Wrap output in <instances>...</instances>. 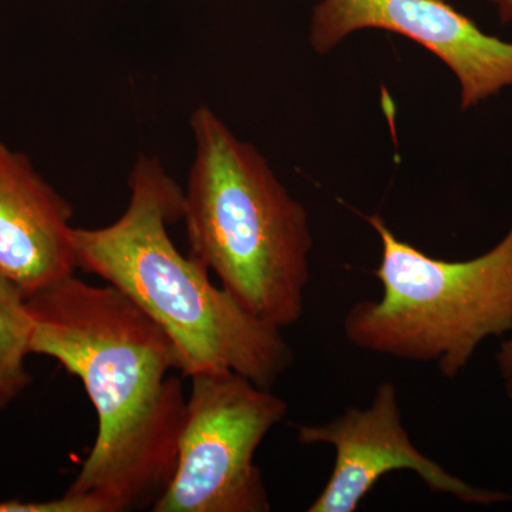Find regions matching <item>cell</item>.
I'll use <instances>...</instances> for the list:
<instances>
[{
  "mask_svg": "<svg viewBox=\"0 0 512 512\" xmlns=\"http://www.w3.org/2000/svg\"><path fill=\"white\" fill-rule=\"evenodd\" d=\"M29 355L82 380L99 419L66 491L90 512L153 510L173 478L187 406L167 335L114 286L70 275L26 299Z\"/></svg>",
  "mask_w": 512,
  "mask_h": 512,
  "instance_id": "cell-1",
  "label": "cell"
},
{
  "mask_svg": "<svg viewBox=\"0 0 512 512\" xmlns=\"http://www.w3.org/2000/svg\"><path fill=\"white\" fill-rule=\"evenodd\" d=\"M126 212L111 225L74 228L77 268L119 289L163 330L185 377L232 370L272 389L295 356L282 329L245 311L210 271L183 255L168 225L183 218L184 191L157 157H138Z\"/></svg>",
  "mask_w": 512,
  "mask_h": 512,
  "instance_id": "cell-2",
  "label": "cell"
},
{
  "mask_svg": "<svg viewBox=\"0 0 512 512\" xmlns=\"http://www.w3.org/2000/svg\"><path fill=\"white\" fill-rule=\"evenodd\" d=\"M191 128L195 158L181 218L188 255L256 319L282 330L296 325L311 281L308 212L210 107L194 111Z\"/></svg>",
  "mask_w": 512,
  "mask_h": 512,
  "instance_id": "cell-3",
  "label": "cell"
},
{
  "mask_svg": "<svg viewBox=\"0 0 512 512\" xmlns=\"http://www.w3.org/2000/svg\"><path fill=\"white\" fill-rule=\"evenodd\" d=\"M365 220L382 244L375 275L383 295L346 313L343 330L353 346L433 363L456 379L485 340L512 333V227L485 254L453 262L397 238L380 215Z\"/></svg>",
  "mask_w": 512,
  "mask_h": 512,
  "instance_id": "cell-4",
  "label": "cell"
},
{
  "mask_svg": "<svg viewBox=\"0 0 512 512\" xmlns=\"http://www.w3.org/2000/svg\"><path fill=\"white\" fill-rule=\"evenodd\" d=\"M190 379L173 478L151 511H271L255 454L288 403L232 370Z\"/></svg>",
  "mask_w": 512,
  "mask_h": 512,
  "instance_id": "cell-5",
  "label": "cell"
},
{
  "mask_svg": "<svg viewBox=\"0 0 512 512\" xmlns=\"http://www.w3.org/2000/svg\"><path fill=\"white\" fill-rule=\"evenodd\" d=\"M298 441L305 446L335 448V466L309 512H355L380 478L394 471H413L433 493L461 503H510L511 493L488 490L454 476L414 446L403 423L399 393L390 380L377 386L366 409L350 406L336 419L316 426H299Z\"/></svg>",
  "mask_w": 512,
  "mask_h": 512,
  "instance_id": "cell-6",
  "label": "cell"
},
{
  "mask_svg": "<svg viewBox=\"0 0 512 512\" xmlns=\"http://www.w3.org/2000/svg\"><path fill=\"white\" fill-rule=\"evenodd\" d=\"M363 29L397 33L439 57L460 83L461 110L512 87V43L487 35L446 0H322L312 47L325 55Z\"/></svg>",
  "mask_w": 512,
  "mask_h": 512,
  "instance_id": "cell-7",
  "label": "cell"
},
{
  "mask_svg": "<svg viewBox=\"0 0 512 512\" xmlns=\"http://www.w3.org/2000/svg\"><path fill=\"white\" fill-rule=\"evenodd\" d=\"M73 207L0 141V278L26 299L77 269Z\"/></svg>",
  "mask_w": 512,
  "mask_h": 512,
  "instance_id": "cell-8",
  "label": "cell"
},
{
  "mask_svg": "<svg viewBox=\"0 0 512 512\" xmlns=\"http://www.w3.org/2000/svg\"><path fill=\"white\" fill-rule=\"evenodd\" d=\"M29 328L25 296L0 278V410L30 383L25 369Z\"/></svg>",
  "mask_w": 512,
  "mask_h": 512,
  "instance_id": "cell-9",
  "label": "cell"
},
{
  "mask_svg": "<svg viewBox=\"0 0 512 512\" xmlns=\"http://www.w3.org/2000/svg\"><path fill=\"white\" fill-rule=\"evenodd\" d=\"M0 512H89V508L82 501L74 500L70 495L64 494L56 500L42 501V503L3 501L0 503Z\"/></svg>",
  "mask_w": 512,
  "mask_h": 512,
  "instance_id": "cell-10",
  "label": "cell"
},
{
  "mask_svg": "<svg viewBox=\"0 0 512 512\" xmlns=\"http://www.w3.org/2000/svg\"><path fill=\"white\" fill-rule=\"evenodd\" d=\"M498 372L503 376L504 380L512 379V333L510 338L504 339L501 343L500 350L495 356Z\"/></svg>",
  "mask_w": 512,
  "mask_h": 512,
  "instance_id": "cell-11",
  "label": "cell"
},
{
  "mask_svg": "<svg viewBox=\"0 0 512 512\" xmlns=\"http://www.w3.org/2000/svg\"><path fill=\"white\" fill-rule=\"evenodd\" d=\"M497 8L501 22L508 23L512 20V0H488Z\"/></svg>",
  "mask_w": 512,
  "mask_h": 512,
  "instance_id": "cell-12",
  "label": "cell"
},
{
  "mask_svg": "<svg viewBox=\"0 0 512 512\" xmlns=\"http://www.w3.org/2000/svg\"><path fill=\"white\" fill-rule=\"evenodd\" d=\"M505 393H507L508 399H510L512 403V379L505 380Z\"/></svg>",
  "mask_w": 512,
  "mask_h": 512,
  "instance_id": "cell-13",
  "label": "cell"
}]
</instances>
